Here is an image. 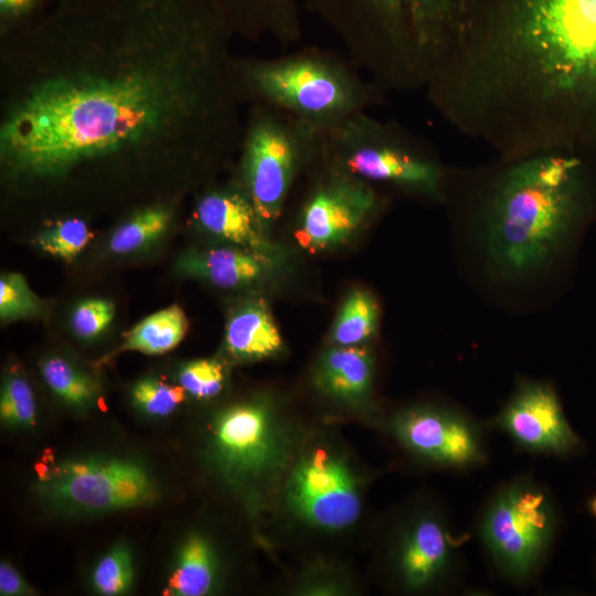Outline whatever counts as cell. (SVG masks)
Returning <instances> with one entry per match:
<instances>
[{"mask_svg": "<svg viewBox=\"0 0 596 596\" xmlns=\"http://www.w3.org/2000/svg\"><path fill=\"white\" fill-rule=\"evenodd\" d=\"M234 33L220 0H54L1 32L0 162L14 184L238 150Z\"/></svg>", "mask_w": 596, "mask_h": 596, "instance_id": "obj_1", "label": "cell"}, {"mask_svg": "<svg viewBox=\"0 0 596 596\" xmlns=\"http://www.w3.org/2000/svg\"><path fill=\"white\" fill-rule=\"evenodd\" d=\"M426 99L501 158L596 139V0H477Z\"/></svg>", "mask_w": 596, "mask_h": 596, "instance_id": "obj_2", "label": "cell"}, {"mask_svg": "<svg viewBox=\"0 0 596 596\" xmlns=\"http://www.w3.org/2000/svg\"><path fill=\"white\" fill-rule=\"evenodd\" d=\"M581 149L500 158L481 182L478 213L489 253L510 274L543 265L584 216L589 173Z\"/></svg>", "mask_w": 596, "mask_h": 596, "instance_id": "obj_3", "label": "cell"}, {"mask_svg": "<svg viewBox=\"0 0 596 596\" xmlns=\"http://www.w3.org/2000/svg\"><path fill=\"white\" fill-rule=\"evenodd\" d=\"M477 0H304L383 93L425 89Z\"/></svg>", "mask_w": 596, "mask_h": 596, "instance_id": "obj_4", "label": "cell"}, {"mask_svg": "<svg viewBox=\"0 0 596 596\" xmlns=\"http://www.w3.org/2000/svg\"><path fill=\"white\" fill-rule=\"evenodd\" d=\"M241 102L283 110L324 132L382 100V92L331 50L306 46L272 57H235Z\"/></svg>", "mask_w": 596, "mask_h": 596, "instance_id": "obj_5", "label": "cell"}, {"mask_svg": "<svg viewBox=\"0 0 596 596\" xmlns=\"http://www.w3.org/2000/svg\"><path fill=\"white\" fill-rule=\"evenodd\" d=\"M319 159L375 188L385 185L436 201L446 196L450 172L424 138L370 111L322 132Z\"/></svg>", "mask_w": 596, "mask_h": 596, "instance_id": "obj_6", "label": "cell"}, {"mask_svg": "<svg viewBox=\"0 0 596 596\" xmlns=\"http://www.w3.org/2000/svg\"><path fill=\"white\" fill-rule=\"evenodd\" d=\"M322 132L265 105H251L243 125L240 184L268 230L281 215L299 174L316 163Z\"/></svg>", "mask_w": 596, "mask_h": 596, "instance_id": "obj_7", "label": "cell"}, {"mask_svg": "<svg viewBox=\"0 0 596 596\" xmlns=\"http://www.w3.org/2000/svg\"><path fill=\"white\" fill-rule=\"evenodd\" d=\"M320 166L298 214L295 237L309 252L348 242L382 210L385 200L372 184L318 159Z\"/></svg>", "mask_w": 596, "mask_h": 596, "instance_id": "obj_8", "label": "cell"}, {"mask_svg": "<svg viewBox=\"0 0 596 596\" xmlns=\"http://www.w3.org/2000/svg\"><path fill=\"white\" fill-rule=\"evenodd\" d=\"M38 492L61 505L113 511L147 504L157 496L147 470L124 459H77L36 468Z\"/></svg>", "mask_w": 596, "mask_h": 596, "instance_id": "obj_9", "label": "cell"}, {"mask_svg": "<svg viewBox=\"0 0 596 596\" xmlns=\"http://www.w3.org/2000/svg\"><path fill=\"white\" fill-rule=\"evenodd\" d=\"M553 529L546 494L536 487L513 485L489 504L481 524L486 546L511 576L523 578L543 556Z\"/></svg>", "mask_w": 596, "mask_h": 596, "instance_id": "obj_10", "label": "cell"}, {"mask_svg": "<svg viewBox=\"0 0 596 596\" xmlns=\"http://www.w3.org/2000/svg\"><path fill=\"white\" fill-rule=\"evenodd\" d=\"M297 510L327 529L348 526L360 513V499L348 469L318 449L297 468L291 482Z\"/></svg>", "mask_w": 596, "mask_h": 596, "instance_id": "obj_11", "label": "cell"}, {"mask_svg": "<svg viewBox=\"0 0 596 596\" xmlns=\"http://www.w3.org/2000/svg\"><path fill=\"white\" fill-rule=\"evenodd\" d=\"M213 449L220 468L233 479L260 472L276 453L267 406L252 402L224 409L213 424Z\"/></svg>", "mask_w": 596, "mask_h": 596, "instance_id": "obj_12", "label": "cell"}, {"mask_svg": "<svg viewBox=\"0 0 596 596\" xmlns=\"http://www.w3.org/2000/svg\"><path fill=\"white\" fill-rule=\"evenodd\" d=\"M499 425L520 445L538 451L564 453L577 444L555 393L546 384L523 385L503 409Z\"/></svg>", "mask_w": 596, "mask_h": 596, "instance_id": "obj_13", "label": "cell"}, {"mask_svg": "<svg viewBox=\"0 0 596 596\" xmlns=\"http://www.w3.org/2000/svg\"><path fill=\"white\" fill-rule=\"evenodd\" d=\"M400 439L417 454L446 465L466 466L481 457L477 432L465 418L432 408H414L394 422Z\"/></svg>", "mask_w": 596, "mask_h": 596, "instance_id": "obj_14", "label": "cell"}, {"mask_svg": "<svg viewBox=\"0 0 596 596\" xmlns=\"http://www.w3.org/2000/svg\"><path fill=\"white\" fill-rule=\"evenodd\" d=\"M193 215L199 225L213 235L238 247L280 258L278 247L268 240L267 228L240 182L203 193Z\"/></svg>", "mask_w": 596, "mask_h": 596, "instance_id": "obj_15", "label": "cell"}, {"mask_svg": "<svg viewBox=\"0 0 596 596\" xmlns=\"http://www.w3.org/2000/svg\"><path fill=\"white\" fill-rule=\"evenodd\" d=\"M234 35L290 46L302 38L299 0H220Z\"/></svg>", "mask_w": 596, "mask_h": 596, "instance_id": "obj_16", "label": "cell"}, {"mask_svg": "<svg viewBox=\"0 0 596 596\" xmlns=\"http://www.w3.org/2000/svg\"><path fill=\"white\" fill-rule=\"evenodd\" d=\"M278 262L237 246L190 252L181 257L178 267L185 275L230 289L264 280Z\"/></svg>", "mask_w": 596, "mask_h": 596, "instance_id": "obj_17", "label": "cell"}, {"mask_svg": "<svg viewBox=\"0 0 596 596\" xmlns=\"http://www.w3.org/2000/svg\"><path fill=\"white\" fill-rule=\"evenodd\" d=\"M283 338L270 308L263 298L243 302L225 327V348L235 359L262 360L281 351Z\"/></svg>", "mask_w": 596, "mask_h": 596, "instance_id": "obj_18", "label": "cell"}, {"mask_svg": "<svg viewBox=\"0 0 596 596\" xmlns=\"http://www.w3.org/2000/svg\"><path fill=\"white\" fill-rule=\"evenodd\" d=\"M373 359L362 345H333L320 360L317 384L327 394L347 402H359L370 392Z\"/></svg>", "mask_w": 596, "mask_h": 596, "instance_id": "obj_19", "label": "cell"}, {"mask_svg": "<svg viewBox=\"0 0 596 596\" xmlns=\"http://www.w3.org/2000/svg\"><path fill=\"white\" fill-rule=\"evenodd\" d=\"M449 541L444 526L433 518L419 520L408 532L400 565L406 582L421 587L432 582L447 565Z\"/></svg>", "mask_w": 596, "mask_h": 596, "instance_id": "obj_20", "label": "cell"}, {"mask_svg": "<svg viewBox=\"0 0 596 596\" xmlns=\"http://www.w3.org/2000/svg\"><path fill=\"white\" fill-rule=\"evenodd\" d=\"M189 322L178 305L161 309L139 321L128 332L116 352L137 351L163 354L174 349L188 332Z\"/></svg>", "mask_w": 596, "mask_h": 596, "instance_id": "obj_21", "label": "cell"}, {"mask_svg": "<svg viewBox=\"0 0 596 596\" xmlns=\"http://www.w3.org/2000/svg\"><path fill=\"white\" fill-rule=\"evenodd\" d=\"M213 581L212 551L203 538L191 535L181 547L175 567L169 577L166 594L201 596L211 589Z\"/></svg>", "mask_w": 596, "mask_h": 596, "instance_id": "obj_22", "label": "cell"}, {"mask_svg": "<svg viewBox=\"0 0 596 596\" xmlns=\"http://www.w3.org/2000/svg\"><path fill=\"white\" fill-rule=\"evenodd\" d=\"M377 321L379 307L374 297L364 289H354L339 308L330 340L333 345H361L375 333Z\"/></svg>", "mask_w": 596, "mask_h": 596, "instance_id": "obj_23", "label": "cell"}, {"mask_svg": "<svg viewBox=\"0 0 596 596\" xmlns=\"http://www.w3.org/2000/svg\"><path fill=\"white\" fill-rule=\"evenodd\" d=\"M46 385L66 404L86 408L99 394V384L88 374L76 369L61 356H51L41 364Z\"/></svg>", "mask_w": 596, "mask_h": 596, "instance_id": "obj_24", "label": "cell"}, {"mask_svg": "<svg viewBox=\"0 0 596 596\" xmlns=\"http://www.w3.org/2000/svg\"><path fill=\"white\" fill-rule=\"evenodd\" d=\"M170 222L171 212L167 206H147L117 227L109 240V248L118 255L134 253L159 238Z\"/></svg>", "mask_w": 596, "mask_h": 596, "instance_id": "obj_25", "label": "cell"}, {"mask_svg": "<svg viewBox=\"0 0 596 596\" xmlns=\"http://www.w3.org/2000/svg\"><path fill=\"white\" fill-rule=\"evenodd\" d=\"M92 233L87 223L79 217H70L42 231L35 238L45 253L71 262L88 244Z\"/></svg>", "mask_w": 596, "mask_h": 596, "instance_id": "obj_26", "label": "cell"}, {"mask_svg": "<svg viewBox=\"0 0 596 596\" xmlns=\"http://www.w3.org/2000/svg\"><path fill=\"white\" fill-rule=\"evenodd\" d=\"M43 310L41 299L33 292L25 278L18 273L0 277V318L12 321L39 316Z\"/></svg>", "mask_w": 596, "mask_h": 596, "instance_id": "obj_27", "label": "cell"}, {"mask_svg": "<svg viewBox=\"0 0 596 596\" xmlns=\"http://www.w3.org/2000/svg\"><path fill=\"white\" fill-rule=\"evenodd\" d=\"M0 417L12 427L35 424L36 408L31 385L21 375L11 374L3 383L0 396Z\"/></svg>", "mask_w": 596, "mask_h": 596, "instance_id": "obj_28", "label": "cell"}, {"mask_svg": "<svg viewBox=\"0 0 596 596\" xmlns=\"http://www.w3.org/2000/svg\"><path fill=\"white\" fill-rule=\"evenodd\" d=\"M132 581L131 555L123 545H118L105 554L93 572V585L103 595L124 594L130 588Z\"/></svg>", "mask_w": 596, "mask_h": 596, "instance_id": "obj_29", "label": "cell"}, {"mask_svg": "<svg viewBox=\"0 0 596 596\" xmlns=\"http://www.w3.org/2000/svg\"><path fill=\"white\" fill-rule=\"evenodd\" d=\"M131 397L134 404L152 416L171 414L185 398L181 385H171L158 379H143L136 383Z\"/></svg>", "mask_w": 596, "mask_h": 596, "instance_id": "obj_30", "label": "cell"}, {"mask_svg": "<svg viewBox=\"0 0 596 596\" xmlns=\"http://www.w3.org/2000/svg\"><path fill=\"white\" fill-rule=\"evenodd\" d=\"M224 369L212 359H201L184 364L179 372L180 385L196 398L217 395L224 384Z\"/></svg>", "mask_w": 596, "mask_h": 596, "instance_id": "obj_31", "label": "cell"}, {"mask_svg": "<svg viewBox=\"0 0 596 596\" xmlns=\"http://www.w3.org/2000/svg\"><path fill=\"white\" fill-rule=\"evenodd\" d=\"M115 317V306L110 300L96 298L79 302L72 312L71 326L81 338L89 339L100 334Z\"/></svg>", "mask_w": 596, "mask_h": 596, "instance_id": "obj_32", "label": "cell"}, {"mask_svg": "<svg viewBox=\"0 0 596 596\" xmlns=\"http://www.w3.org/2000/svg\"><path fill=\"white\" fill-rule=\"evenodd\" d=\"M50 0H0L1 31L17 26L40 13Z\"/></svg>", "mask_w": 596, "mask_h": 596, "instance_id": "obj_33", "label": "cell"}, {"mask_svg": "<svg viewBox=\"0 0 596 596\" xmlns=\"http://www.w3.org/2000/svg\"><path fill=\"white\" fill-rule=\"evenodd\" d=\"M0 593L1 595H22L30 593L20 574L6 562H2L0 565Z\"/></svg>", "mask_w": 596, "mask_h": 596, "instance_id": "obj_34", "label": "cell"}, {"mask_svg": "<svg viewBox=\"0 0 596 596\" xmlns=\"http://www.w3.org/2000/svg\"><path fill=\"white\" fill-rule=\"evenodd\" d=\"M592 510L594 514L596 515V499L592 502Z\"/></svg>", "mask_w": 596, "mask_h": 596, "instance_id": "obj_35", "label": "cell"}]
</instances>
